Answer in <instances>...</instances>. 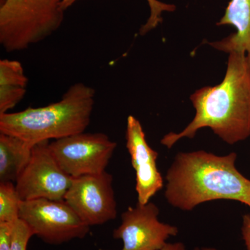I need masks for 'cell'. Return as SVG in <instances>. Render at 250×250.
Segmentation results:
<instances>
[{
    "label": "cell",
    "mask_w": 250,
    "mask_h": 250,
    "mask_svg": "<svg viewBox=\"0 0 250 250\" xmlns=\"http://www.w3.org/2000/svg\"><path fill=\"white\" fill-rule=\"evenodd\" d=\"M195 116L181 132L165 135L161 143L167 149L184 138L194 139L208 127L229 145L250 136V62L246 54L231 53L223 82L197 90L190 95Z\"/></svg>",
    "instance_id": "6da1fadb"
},
{
    "label": "cell",
    "mask_w": 250,
    "mask_h": 250,
    "mask_svg": "<svg viewBox=\"0 0 250 250\" xmlns=\"http://www.w3.org/2000/svg\"><path fill=\"white\" fill-rule=\"evenodd\" d=\"M236 159L235 152H179L166 173V200L184 211L219 200L240 202L250 208V180L236 168Z\"/></svg>",
    "instance_id": "7a4b0ae2"
},
{
    "label": "cell",
    "mask_w": 250,
    "mask_h": 250,
    "mask_svg": "<svg viewBox=\"0 0 250 250\" xmlns=\"http://www.w3.org/2000/svg\"><path fill=\"white\" fill-rule=\"evenodd\" d=\"M95 91L83 83H75L59 102L42 107L0 114V133L38 143L85 132L90 124Z\"/></svg>",
    "instance_id": "3957f363"
},
{
    "label": "cell",
    "mask_w": 250,
    "mask_h": 250,
    "mask_svg": "<svg viewBox=\"0 0 250 250\" xmlns=\"http://www.w3.org/2000/svg\"><path fill=\"white\" fill-rule=\"evenodd\" d=\"M62 0H1L0 43L8 52L24 50L52 35L64 19Z\"/></svg>",
    "instance_id": "277c9868"
},
{
    "label": "cell",
    "mask_w": 250,
    "mask_h": 250,
    "mask_svg": "<svg viewBox=\"0 0 250 250\" xmlns=\"http://www.w3.org/2000/svg\"><path fill=\"white\" fill-rule=\"evenodd\" d=\"M19 218L34 236L50 245H61L88 235L86 225L64 200L35 199L21 202Z\"/></svg>",
    "instance_id": "5b68a950"
},
{
    "label": "cell",
    "mask_w": 250,
    "mask_h": 250,
    "mask_svg": "<svg viewBox=\"0 0 250 250\" xmlns=\"http://www.w3.org/2000/svg\"><path fill=\"white\" fill-rule=\"evenodd\" d=\"M116 147L104 133H80L49 143L54 159L73 178L106 171Z\"/></svg>",
    "instance_id": "8992f818"
},
{
    "label": "cell",
    "mask_w": 250,
    "mask_h": 250,
    "mask_svg": "<svg viewBox=\"0 0 250 250\" xmlns=\"http://www.w3.org/2000/svg\"><path fill=\"white\" fill-rule=\"evenodd\" d=\"M72 179L54 159L49 141H44L33 147L30 161L15 184L22 201L64 200Z\"/></svg>",
    "instance_id": "52a82bcc"
},
{
    "label": "cell",
    "mask_w": 250,
    "mask_h": 250,
    "mask_svg": "<svg viewBox=\"0 0 250 250\" xmlns=\"http://www.w3.org/2000/svg\"><path fill=\"white\" fill-rule=\"evenodd\" d=\"M64 201L90 227L103 225L117 216L113 177L106 171L73 178Z\"/></svg>",
    "instance_id": "ba28073f"
},
{
    "label": "cell",
    "mask_w": 250,
    "mask_h": 250,
    "mask_svg": "<svg viewBox=\"0 0 250 250\" xmlns=\"http://www.w3.org/2000/svg\"><path fill=\"white\" fill-rule=\"evenodd\" d=\"M159 208L153 202L129 207L121 215L122 223L113 230L115 239L123 241L121 250H158L179 229L159 220Z\"/></svg>",
    "instance_id": "9c48e42d"
},
{
    "label": "cell",
    "mask_w": 250,
    "mask_h": 250,
    "mask_svg": "<svg viewBox=\"0 0 250 250\" xmlns=\"http://www.w3.org/2000/svg\"><path fill=\"white\" fill-rule=\"evenodd\" d=\"M125 138L136 172L138 202L146 205L164 187V179L156 165L159 154L148 144L142 125L134 116L127 118Z\"/></svg>",
    "instance_id": "30bf717a"
},
{
    "label": "cell",
    "mask_w": 250,
    "mask_h": 250,
    "mask_svg": "<svg viewBox=\"0 0 250 250\" xmlns=\"http://www.w3.org/2000/svg\"><path fill=\"white\" fill-rule=\"evenodd\" d=\"M217 25H232L236 32L210 45L227 53L246 54L250 57V0H231Z\"/></svg>",
    "instance_id": "8fae6325"
},
{
    "label": "cell",
    "mask_w": 250,
    "mask_h": 250,
    "mask_svg": "<svg viewBox=\"0 0 250 250\" xmlns=\"http://www.w3.org/2000/svg\"><path fill=\"white\" fill-rule=\"evenodd\" d=\"M33 146L23 140L0 133V182H14L26 168Z\"/></svg>",
    "instance_id": "7c38bea8"
},
{
    "label": "cell",
    "mask_w": 250,
    "mask_h": 250,
    "mask_svg": "<svg viewBox=\"0 0 250 250\" xmlns=\"http://www.w3.org/2000/svg\"><path fill=\"white\" fill-rule=\"evenodd\" d=\"M28 79L18 61H0V114L8 113L27 93Z\"/></svg>",
    "instance_id": "4fadbf2b"
},
{
    "label": "cell",
    "mask_w": 250,
    "mask_h": 250,
    "mask_svg": "<svg viewBox=\"0 0 250 250\" xmlns=\"http://www.w3.org/2000/svg\"><path fill=\"white\" fill-rule=\"evenodd\" d=\"M22 201L14 182H0V223L14 224L19 220Z\"/></svg>",
    "instance_id": "5bb4252c"
},
{
    "label": "cell",
    "mask_w": 250,
    "mask_h": 250,
    "mask_svg": "<svg viewBox=\"0 0 250 250\" xmlns=\"http://www.w3.org/2000/svg\"><path fill=\"white\" fill-rule=\"evenodd\" d=\"M147 1L150 8V16L148 18L146 24H143L140 29L141 35L147 34L162 22L163 18L161 15L163 12L164 11L172 12L176 9V6L174 4H166L158 0H147Z\"/></svg>",
    "instance_id": "9a60e30c"
},
{
    "label": "cell",
    "mask_w": 250,
    "mask_h": 250,
    "mask_svg": "<svg viewBox=\"0 0 250 250\" xmlns=\"http://www.w3.org/2000/svg\"><path fill=\"white\" fill-rule=\"evenodd\" d=\"M34 236L29 226L19 219L14 224L11 250H27L28 243Z\"/></svg>",
    "instance_id": "2e32d148"
},
{
    "label": "cell",
    "mask_w": 250,
    "mask_h": 250,
    "mask_svg": "<svg viewBox=\"0 0 250 250\" xmlns=\"http://www.w3.org/2000/svg\"><path fill=\"white\" fill-rule=\"evenodd\" d=\"M14 224L0 223V250H11Z\"/></svg>",
    "instance_id": "e0dca14e"
},
{
    "label": "cell",
    "mask_w": 250,
    "mask_h": 250,
    "mask_svg": "<svg viewBox=\"0 0 250 250\" xmlns=\"http://www.w3.org/2000/svg\"><path fill=\"white\" fill-rule=\"evenodd\" d=\"M241 233L246 250H250V213L243 217Z\"/></svg>",
    "instance_id": "ac0fdd59"
},
{
    "label": "cell",
    "mask_w": 250,
    "mask_h": 250,
    "mask_svg": "<svg viewBox=\"0 0 250 250\" xmlns=\"http://www.w3.org/2000/svg\"><path fill=\"white\" fill-rule=\"evenodd\" d=\"M158 250H187L185 245L182 242L170 243H166L162 248Z\"/></svg>",
    "instance_id": "d6986e66"
},
{
    "label": "cell",
    "mask_w": 250,
    "mask_h": 250,
    "mask_svg": "<svg viewBox=\"0 0 250 250\" xmlns=\"http://www.w3.org/2000/svg\"><path fill=\"white\" fill-rule=\"evenodd\" d=\"M77 0H62V7L64 11L70 8L74 3L76 2Z\"/></svg>",
    "instance_id": "ffe728a7"
},
{
    "label": "cell",
    "mask_w": 250,
    "mask_h": 250,
    "mask_svg": "<svg viewBox=\"0 0 250 250\" xmlns=\"http://www.w3.org/2000/svg\"><path fill=\"white\" fill-rule=\"evenodd\" d=\"M192 250H218L216 248H210V247H196Z\"/></svg>",
    "instance_id": "44dd1931"
},
{
    "label": "cell",
    "mask_w": 250,
    "mask_h": 250,
    "mask_svg": "<svg viewBox=\"0 0 250 250\" xmlns=\"http://www.w3.org/2000/svg\"><path fill=\"white\" fill-rule=\"evenodd\" d=\"M248 57H249V56H248ZM249 59H250V57H249Z\"/></svg>",
    "instance_id": "7402d4cb"
}]
</instances>
